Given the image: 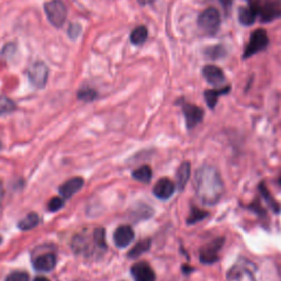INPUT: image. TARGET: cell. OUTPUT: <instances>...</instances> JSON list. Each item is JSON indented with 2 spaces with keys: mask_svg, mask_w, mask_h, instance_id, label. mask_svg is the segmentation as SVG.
<instances>
[{
  "mask_svg": "<svg viewBox=\"0 0 281 281\" xmlns=\"http://www.w3.org/2000/svg\"><path fill=\"white\" fill-rule=\"evenodd\" d=\"M78 98L84 101H93L97 98V93L91 88H83L78 91Z\"/></svg>",
  "mask_w": 281,
  "mask_h": 281,
  "instance_id": "obj_27",
  "label": "cell"
},
{
  "mask_svg": "<svg viewBox=\"0 0 281 281\" xmlns=\"http://www.w3.org/2000/svg\"><path fill=\"white\" fill-rule=\"evenodd\" d=\"M256 18H257V12L255 11V9L252 8L251 6L239 9V12H238L239 22L243 25H245V27L252 25L255 22V20H256Z\"/></svg>",
  "mask_w": 281,
  "mask_h": 281,
  "instance_id": "obj_18",
  "label": "cell"
},
{
  "mask_svg": "<svg viewBox=\"0 0 281 281\" xmlns=\"http://www.w3.org/2000/svg\"><path fill=\"white\" fill-rule=\"evenodd\" d=\"M131 273L134 278V281H155L156 274L153 268L145 261H140L131 268Z\"/></svg>",
  "mask_w": 281,
  "mask_h": 281,
  "instance_id": "obj_9",
  "label": "cell"
},
{
  "mask_svg": "<svg viewBox=\"0 0 281 281\" xmlns=\"http://www.w3.org/2000/svg\"><path fill=\"white\" fill-rule=\"evenodd\" d=\"M202 75H204L205 79L213 85V86H218V85L224 82V74L218 66L214 65H207L202 68Z\"/></svg>",
  "mask_w": 281,
  "mask_h": 281,
  "instance_id": "obj_13",
  "label": "cell"
},
{
  "mask_svg": "<svg viewBox=\"0 0 281 281\" xmlns=\"http://www.w3.org/2000/svg\"><path fill=\"white\" fill-rule=\"evenodd\" d=\"M44 11L51 24L55 28H61L66 21L67 8L62 0H51L44 4Z\"/></svg>",
  "mask_w": 281,
  "mask_h": 281,
  "instance_id": "obj_3",
  "label": "cell"
},
{
  "mask_svg": "<svg viewBox=\"0 0 281 281\" xmlns=\"http://www.w3.org/2000/svg\"><path fill=\"white\" fill-rule=\"evenodd\" d=\"M16 110V104L7 97H0V115L10 113Z\"/></svg>",
  "mask_w": 281,
  "mask_h": 281,
  "instance_id": "obj_24",
  "label": "cell"
},
{
  "mask_svg": "<svg viewBox=\"0 0 281 281\" xmlns=\"http://www.w3.org/2000/svg\"><path fill=\"white\" fill-rule=\"evenodd\" d=\"M114 243L117 247H127L134 239V232L129 225H122L117 227L113 235Z\"/></svg>",
  "mask_w": 281,
  "mask_h": 281,
  "instance_id": "obj_12",
  "label": "cell"
},
{
  "mask_svg": "<svg viewBox=\"0 0 281 281\" xmlns=\"http://www.w3.org/2000/svg\"><path fill=\"white\" fill-rule=\"evenodd\" d=\"M182 111H184L188 129H193L204 119V110L198 106H194V104L186 103L182 108Z\"/></svg>",
  "mask_w": 281,
  "mask_h": 281,
  "instance_id": "obj_10",
  "label": "cell"
},
{
  "mask_svg": "<svg viewBox=\"0 0 281 281\" xmlns=\"http://www.w3.org/2000/svg\"><path fill=\"white\" fill-rule=\"evenodd\" d=\"M279 182H280V185H281V177H280V179H279Z\"/></svg>",
  "mask_w": 281,
  "mask_h": 281,
  "instance_id": "obj_36",
  "label": "cell"
},
{
  "mask_svg": "<svg viewBox=\"0 0 281 281\" xmlns=\"http://www.w3.org/2000/svg\"><path fill=\"white\" fill-rule=\"evenodd\" d=\"M195 193L202 204H218L224 192V184L218 169L211 165L201 166L194 176Z\"/></svg>",
  "mask_w": 281,
  "mask_h": 281,
  "instance_id": "obj_1",
  "label": "cell"
},
{
  "mask_svg": "<svg viewBox=\"0 0 281 281\" xmlns=\"http://www.w3.org/2000/svg\"><path fill=\"white\" fill-rule=\"evenodd\" d=\"M64 206V200L62 198H53L49 202V210L50 211H57Z\"/></svg>",
  "mask_w": 281,
  "mask_h": 281,
  "instance_id": "obj_30",
  "label": "cell"
},
{
  "mask_svg": "<svg viewBox=\"0 0 281 281\" xmlns=\"http://www.w3.org/2000/svg\"><path fill=\"white\" fill-rule=\"evenodd\" d=\"M94 242L97 245V247L101 248V250H106L107 248V243H106V233L104 230L101 227L97 228L94 232Z\"/></svg>",
  "mask_w": 281,
  "mask_h": 281,
  "instance_id": "obj_25",
  "label": "cell"
},
{
  "mask_svg": "<svg viewBox=\"0 0 281 281\" xmlns=\"http://www.w3.org/2000/svg\"><path fill=\"white\" fill-rule=\"evenodd\" d=\"M151 247V239H143L141 242H139L134 247L131 248V251L129 252L128 256L130 258H137L140 257L142 254H144L145 252H147Z\"/></svg>",
  "mask_w": 281,
  "mask_h": 281,
  "instance_id": "obj_22",
  "label": "cell"
},
{
  "mask_svg": "<svg viewBox=\"0 0 281 281\" xmlns=\"http://www.w3.org/2000/svg\"><path fill=\"white\" fill-rule=\"evenodd\" d=\"M56 266V257L54 254H44L42 256L37 257L34 261V269L37 271L48 272L53 270Z\"/></svg>",
  "mask_w": 281,
  "mask_h": 281,
  "instance_id": "obj_15",
  "label": "cell"
},
{
  "mask_svg": "<svg viewBox=\"0 0 281 281\" xmlns=\"http://www.w3.org/2000/svg\"><path fill=\"white\" fill-rule=\"evenodd\" d=\"M133 178L136 179L137 181H141V182H149L152 180L153 177V172H152V168L149 167L148 165H143L140 168L135 169L132 174Z\"/></svg>",
  "mask_w": 281,
  "mask_h": 281,
  "instance_id": "obj_20",
  "label": "cell"
},
{
  "mask_svg": "<svg viewBox=\"0 0 281 281\" xmlns=\"http://www.w3.org/2000/svg\"><path fill=\"white\" fill-rule=\"evenodd\" d=\"M268 42H269V38H268V34L265 30L258 29L253 32L250 42H248L244 51L243 57L248 58L258 53L260 51H264L268 47Z\"/></svg>",
  "mask_w": 281,
  "mask_h": 281,
  "instance_id": "obj_6",
  "label": "cell"
},
{
  "mask_svg": "<svg viewBox=\"0 0 281 281\" xmlns=\"http://www.w3.org/2000/svg\"><path fill=\"white\" fill-rule=\"evenodd\" d=\"M147 35H148V31H147L146 27H144V25H140V27L135 28L132 31V33H131V36H130V40L135 45H142L146 41Z\"/></svg>",
  "mask_w": 281,
  "mask_h": 281,
  "instance_id": "obj_21",
  "label": "cell"
},
{
  "mask_svg": "<svg viewBox=\"0 0 281 281\" xmlns=\"http://www.w3.org/2000/svg\"><path fill=\"white\" fill-rule=\"evenodd\" d=\"M224 244V238H217L202 246L200 260L204 264H213L219 260V254Z\"/></svg>",
  "mask_w": 281,
  "mask_h": 281,
  "instance_id": "obj_7",
  "label": "cell"
},
{
  "mask_svg": "<svg viewBox=\"0 0 281 281\" xmlns=\"http://www.w3.org/2000/svg\"><path fill=\"white\" fill-rule=\"evenodd\" d=\"M259 191H260L261 195H263V197L265 198L266 202L268 204V207H270L274 212L278 213L280 211V205L272 198V195L270 194L269 191H268V189L265 187L264 184H261L259 186Z\"/></svg>",
  "mask_w": 281,
  "mask_h": 281,
  "instance_id": "obj_23",
  "label": "cell"
},
{
  "mask_svg": "<svg viewBox=\"0 0 281 281\" xmlns=\"http://www.w3.org/2000/svg\"><path fill=\"white\" fill-rule=\"evenodd\" d=\"M207 215H208V212L201 210V209L192 208L190 214H189V218H188L187 222L189 224H194V223H197V222L201 221L202 219H205Z\"/></svg>",
  "mask_w": 281,
  "mask_h": 281,
  "instance_id": "obj_26",
  "label": "cell"
},
{
  "mask_svg": "<svg viewBox=\"0 0 281 281\" xmlns=\"http://www.w3.org/2000/svg\"><path fill=\"white\" fill-rule=\"evenodd\" d=\"M199 27L208 34L217 33L221 25V15L218 9L208 8L200 15L198 19Z\"/></svg>",
  "mask_w": 281,
  "mask_h": 281,
  "instance_id": "obj_5",
  "label": "cell"
},
{
  "mask_svg": "<svg viewBox=\"0 0 281 281\" xmlns=\"http://www.w3.org/2000/svg\"><path fill=\"white\" fill-rule=\"evenodd\" d=\"M3 197H4V188H3V184H2V181H0V202H2V200H3Z\"/></svg>",
  "mask_w": 281,
  "mask_h": 281,
  "instance_id": "obj_34",
  "label": "cell"
},
{
  "mask_svg": "<svg viewBox=\"0 0 281 281\" xmlns=\"http://www.w3.org/2000/svg\"><path fill=\"white\" fill-rule=\"evenodd\" d=\"M220 2L222 3V5H223V7L225 8V10L230 9L231 5H232V0H220Z\"/></svg>",
  "mask_w": 281,
  "mask_h": 281,
  "instance_id": "obj_32",
  "label": "cell"
},
{
  "mask_svg": "<svg viewBox=\"0 0 281 281\" xmlns=\"http://www.w3.org/2000/svg\"><path fill=\"white\" fill-rule=\"evenodd\" d=\"M230 90H231L230 86H227V87H225L223 89L206 90L205 91V99H206V102H207V104L209 106V108L213 109L215 106H217V102H218L219 97L221 95L227 94Z\"/></svg>",
  "mask_w": 281,
  "mask_h": 281,
  "instance_id": "obj_16",
  "label": "cell"
},
{
  "mask_svg": "<svg viewBox=\"0 0 281 281\" xmlns=\"http://www.w3.org/2000/svg\"><path fill=\"white\" fill-rule=\"evenodd\" d=\"M154 0H139V3L141 5H148V4H152Z\"/></svg>",
  "mask_w": 281,
  "mask_h": 281,
  "instance_id": "obj_33",
  "label": "cell"
},
{
  "mask_svg": "<svg viewBox=\"0 0 281 281\" xmlns=\"http://www.w3.org/2000/svg\"><path fill=\"white\" fill-rule=\"evenodd\" d=\"M224 53L225 51L222 45H217V47H212L206 50V54L210 58H212V60H218V58L223 56Z\"/></svg>",
  "mask_w": 281,
  "mask_h": 281,
  "instance_id": "obj_28",
  "label": "cell"
},
{
  "mask_svg": "<svg viewBox=\"0 0 281 281\" xmlns=\"http://www.w3.org/2000/svg\"><path fill=\"white\" fill-rule=\"evenodd\" d=\"M256 267L247 260H240L227 272V281H257Z\"/></svg>",
  "mask_w": 281,
  "mask_h": 281,
  "instance_id": "obj_4",
  "label": "cell"
},
{
  "mask_svg": "<svg viewBox=\"0 0 281 281\" xmlns=\"http://www.w3.org/2000/svg\"><path fill=\"white\" fill-rule=\"evenodd\" d=\"M49 75V69L45 65L41 62L35 63L29 70V78L30 82L33 86L37 88H43L47 84Z\"/></svg>",
  "mask_w": 281,
  "mask_h": 281,
  "instance_id": "obj_8",
  "label": "cell"
},
{
  "mask_svg": "<svg viewBox=\"0 0 281 281\" xmlns=\"http://www.w3.org/2000/svg\"><path fill=\"white\" fill-rule=\"evenodd\" d=\"M83 185H84L83 178L81 177L71 178L60 187V193L63 197V199H69L73 197L75 193H77L81 190Z\"/></svg>",
  "mask_w": 281,
  "mask_h": 281,
  "instance_id": "obj_14",
  "label": "cell"
},
{
  "mask_svg": "<svg viewBox=\"0 0 281 281\" xmlns=\"http://www.w3.org/2000/svg\"><path fill=\"white\" fill-rule=\"evenodd\" d=\"M6 281H29V274L24 271H16L9 274Z\"/></svg>",
  "mask_w": 281,
  "mask_h": 281,
  "instance_id": "obj_29",
  "label": "cell"
},
{
  "mask_svg": "<svg viewBox=\"0 0 281 281\" xmlns=\"http://www.w3.org/2000/svg\"><path fill=\"white\" fill-rule=\"evenodd\" d=\"M38 223H40V218H38V215L36 213L32 212V213H29L27 217L23 218L20 222H19L18 227L22 231H29L37 226Z\"/></svg>",
  "mask_w": 281,
  "mask_h": 281,
  "instance_id": "obj_19",
  "label": "cell"
},
{
  "mask_svg": "<svg viewBox=\"0 0 281 281\" xmlns=\"http://www.w3.org/2000/svg\"><path fill=\"white\" fill-rule=\"evenodd\" d=\"M190 171H191V165L189 162L182 163L180 167L178 168L177 172V187L179 190H182L187 185V182L190 177Z\"/></svg>",
  "mask_w": 281,
  "mask_h": 281,
  "instance_id": "obj_17",
  "label": "cell"
},
{
  "mask_svg": "<svg viewBox=\"0 0 281 281\" xmlns=\"http://www.w3.org/2000/svg\"><path fill=\"white\" fill-rule=\"evenodd\" d=\"M34 281H50V280L48 278H45V277H38Z\"/></svg>",
  "mask_w": 281,
  "mask_h": 281,
  "instance_id": "obj_35",
  "label": "cell"
},
{
  "mask_svg": "<svg viewBox=\"0 0 281 281\" xmlns=\"http://www.w3.org/2000/svg\"><path fill=\"white\" fill-rule=\"evenodd\" d=\"M79 32H81V28H79V25H77V24H73L68 30L69 36L73 38H76L78 35H79Z\"/></svg>",
  "mask_w": 281,
  "mask_h": 281,
  "instance_id": "obj_31",
  "label": "cell"
},
{
  "mask_svg": "<svg viewBox=\"0 0 281 281\" xmlns=\"http://www.w3.org/2000/svg\"><path fill=\"white\" fill-rule=\"evenodd\" d=\"M153 192L158 199L168 200L175 192L174 182L168 178H162L156 182Z\"/></svg>",
  "mask_w": 281,
  "mask_h": 281,
  "instance_id": "obj_11",
  "label": "cell"
},
{
  "mask_svg": "<svg viewBox=\"0 0 281 281\" xmlns=\"http://www.w3.org/2000/svg\"><path fill=\"white\" fill-rule=\"evenodd\" d=\"M250 6L263 22H270L281 17V3L274 0H250Z\"/></svg>",
  "mask_w": 281,
  "mask_h": 281,
  "instance_id": "obj_2",
  "label": "cell"
}]
</instances>
